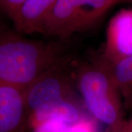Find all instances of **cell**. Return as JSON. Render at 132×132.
<instances>
[{
  "instance_id": "5",
  "label": "cell",
  "mask_w": 132,
  "mask_h": 132,
  "mask_svg": "<svg viewBox=\"0 0 132 132\" xmlns=\"http://www.w3.org/2000/svg\"><path fill=\"white\" fill-rule=\"evenodd\" d=\"M102 55L110 63L132 55V9L120 10L110 19Z\"/></svg>"
},
{
  "instance_id": "7",
  "label": "cell",
  "mask_w": 132,
  "mask_h": 132,
  "mask_svg": "<svg viewBox=\"0 0 132 132\" xmlns=\"http://www.w3.org/2000/svg\"><path fill=\"white\" fill-rule=\"evenodd\" d=\"M57 0H25L10 19L21 34L44 33L45 24Z\"/></svg>"
},
{
  "instance_id": "11",
  "label": "cell",
  "mask_w": 132,
  "mask_h": 132,
  "mask_svg": "<svg viewBox=\"0 0 132 132\" xmlns=\"http://www.w3.org/2000/svg\"><path fill=\"white\" fill-rule=\"evenodd\" d=\"M66 132H98V130L95 120L87 117L72 125Z\"/></svg>"
},
{
  "instance_id": "9",
  "label": "cell",
  "mask_w": 132,
  "mask_h": 132,
  "mask_svg": "<svg viewBox=\"0 0 132 132\" xmlns=\"http://www.w3.org/2000/svg\"><path fill=\"white\" fill-rule=\"evenodd\" d=\"M109 63L125 108L132 94V55L113 63Z\"/></svg>"
},
{
  "instance_id": "2",
  "label": "cell",
  "mask_w": 132,
  "mask_h": 132,
  "mask_svg": "<svg viewBox=\"0 0 132 132\" xmlns=\"http://www.w3.org/2000/svg\"><path fill=\"white\" fill-rule=\"evenodd\" d=\"M76 87L93 118L106 125L108 132L122 131L126 121L123 99L102 54L77 63Z\"/></svg>"
},
{
  "instance_id": "8",
  "label": "cell",
  "mask_w": 132,
  "mask_h": 132,
  "mask_svg": "<svg viewBox=\"0 0 132 132\" xmlns=\"http://www.w3.org/2000/svg\"><path fill=\"white\" fill-rule=\"evenodd\" d=\"M81 98L65 100L50 104L31 114L27 118V127L49 120H61L73 125L84 118L90 117Z\"/></svg>"
},
{
  "instance_id": "4",
  "label": "cell",
  "mask_w": 132,
  "mask_h": 132,
  "mask_svg": "<svg viewBox=\"0 0 132 132\" xmlns=\"http://www.w3.org/2000/svg\"><path fill=\"white\" fill-rule=\"evenodd\" d=\"M117 0H57L44 27V33L64 40L93 27Z\"/></svg>"
},
{
  "instance_id": "15",
  "label": "cell",
  "mask_w": 132,
  "mask_h": 132,
  "mask_svg": "<svg viewBox=\"0 0 132 132\" xmlns=\"http://www.w3.org/2000/svg\"><path fill=\"white\" fill-rule=\"evenodd\" d=\"M118 2H123V1H132V0H117Z\"/></svg>"
},
{
  "instance_id": "10",
  "label": "cell",
  "mask_w": 132,
  "mask_h": 132,
  "mask_svg": "<svg viewBox=\"0 0 132 132\" xmlns=\"http://www.w3.org/2000/svg\"><path fill=\"white\" fill-rule=\"evenodd\" d=\"M72 125L61 120H49L35 124L32 127V132H66Z\"/></svg>"
},
{
  "instance_id": "3",
  "label": "cell",
  "mask_w": 132,
  "mask_h": 132,
  "mask_svg": "<svg viewBox=\"0 0 132 132\" xmlns=\"http://www.w3.org/2000/svg\"><path fill=\"white\" fill-rule=\"evenodd\" d=\"M76 65L73 57L67 54L24 90L27 118L46 106L79 98L76 87Z\"/></svg>"
},
{
  "instance_id": "1",
  "label": "cell",
  "mask_w": 132,
  "mask_h": 132,
  "mask_svg": "<svg viewBox=\"0 0 132 132\" xmlns=\"http://www.w3.org/2000/svg\"><path fill=\"white\" fill-rule=\"evenodd\" d=\"M60 43L24 37L0 23V83L25 90L66 55Z\"/></svg>"
},
{
  "instance_id": "13",
  "label": "cell",
  "mask_w": 132,
  "mask_h": 132,
  "mask_svg": "<svg viewBox=\"0 0 132 132\" xmlns=\"http://www.w3.org/2000/svg\"><path fill=\"white\" fill-rule=\"evenodd\" d=\"M121 132H132V115L128 119H126Z\"/></svg>"
},
{
  "instance_id": "14",
  "label": "cell",
  "mask_w": 132,
  "mask_h": 132,
  "mask_svg": "<svg viewBox=\"0 0 132 132\" xmlns=\"http://www.w3.org/2000/svg\"><path fill=\"white\" fill-rule=\"evenodd\" d=\"M125 109L132 110V94H131V98H130V99H129L128 103V104H126V106H125Z\"/></svg>"
},
{
  "instance_id": "6",
  "label": "cell",
  "mask_w": 132,
  "mask_h": 132,
  "mask_svg": "<svg viewBox=\"0 0 132 132\" xmlns=\"http://www.w3.org/2000/svg\"><path fill=\"white\" fill-rule=\"evenodd\" d=\"M27 122L24 90L0 83V132H23Z\"/></svg>"
},
{
  "instance_id": "12",
  "label": "cell",
  "mask_w": 132,
  "mask_h": 132,
  "mask_svg": "<svg viewBox=\"0 0 132 132\" xmlns=\"http://www.w3.org/2000/svg\"><path fill=\"white\" fill-rule=\"evenodd\" d=\"M24 1L25 0H0V10L10 19Z\"/></svg>"
}]
</instances>
